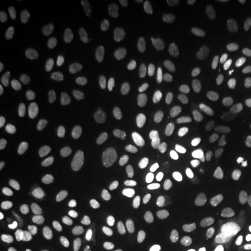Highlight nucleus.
Returning <instances> with one entry per match:
<instances>
[{"instance_id":"ddd939ff","label":"nucleus","mask_w":251,"mask_h":251,"mask_svg":"<svg viewBox=\"0 0 251 251\" xmlns=\"http://www.w3.org/2000/svg\"><path fill=\"white\" fill-rule=\"evenodd\" d=\"M141 111H142V98L136 93L126 94L119 106V114L126 122H131L137 119Z\"/></svg>"},{"instance_id":"f3484780","label":"nucleus","mask_w":251,"mask_h":251,"mask_svg":"<svg viewBox=\"0 0 251 251\" xmlns=\"http://www.w3.org/2000/svg\"><path fill=\"white\" fill-rule=\"evenodd\" d=\"M50 200L59 211H69L76 202V196L68 187L58 185L50 193Z\"/></svg>"},{"instance_id":"0eeeda50","label":"nucleus","mask_w":251,"mask_h":251,"mask_svg":"<svg viewBox=\"0 0 251 251\" xmlns=\"http://www.w3.org/2000/svg\"><path fill=\"white\" fill-rule=\"evenodd\" d=\"M75 39L76 36H75L74 30L67 25H59L56 27L51 36V48L56 57H67L74 47Z\"/></svg>"},{"instance_id":"dca6fc26","label":"nucleus","mask_w":251,"mask_h":251,"mask_svg":"<svg viewBox=\"0 0 251 251\" xmlns=\"http://www.w3.org/2000/svg\"><path fill=\"white\" fill-rule=\"evenodd\" d=\"M21 31H23L25 41L30 48L37 49L40 46L41 34L40 27L36 19L31 15H26L21 19Z\"/></svg>"},{"instance_id":"4be33fe9","label":"nucleus","mask_w":251,"mask_h":251,"mask_svg":"<svg viewBox=\"0 0 251 251\" xmlns=\"http://www.w3.org/2000/svg\"><path fill=\"white\" fill-rule=\"evenodd\" d=\"M161 155V146L155 139H148L144 142L142 150V162L144 165H152Z\"/></svg>"},{"instance_id":"6e6552de","label":"nucleus","mask_w":251,"mask_h":251,"mask_svg":"<svg viewBox=\"0 0 251 251\" xmlns=\"http://www.w3.org/2000/svg\"><path fill=\"white\" fill-rule=\"evenodd\" d=\"M25 191H26V181L24 179H18L7 188V191L2 196V205L11 215H20L21 209H23Z\"/></svg>"},{"instance_id":"f03ea898","label":"nucleus","mask_w":251,"mask_h":251,"mask_svg":"<svg viewBox=\"0 0 251 251\" xmlns=\"http://www.w3.org/2000/svg\"><path fill=\"white\" fill-rule=\"evenodd\" d=\"M202 8L211 24L213 34L221 42L227 40L229 34V23L227 13L220 1L206 0L202 2Z\"/></svg>"},{"instance_id":"5701e85b","label":"nucleus","mask_w":251,"mask_h":251,"mask_svg":"<svg viewBox=\"0 0 251 251\" xmlns=\"http://www.w3.org/2000/svg\"><path fill=\"white\" fill-rule=\"evenodd\" d=\"M151 251H177V247L164 231H155L152 235Z\"/></svg>"},{"instance_id":"39448f33","label":"nucleus","mask_w":251,"mask_h":251,"mask_svg":"<svg viewBox=\"0 0 251 251\" xmlns=\"http://www.w3.org/2000/svg\"><path fill=\"white\" fill-rule=\"evenodd\" d=\"M184 90L177 72L169 70L162 77L159 86V99L165 107H174L181 100Z\"/></svg>"},{"instance_id":"b1692460","label":"nucleus","mask_w":251,"mask_h":251,"mask_svg":"<svg viewBox=\"0 0 251 251\" xmlns=\"http://www.w3.org/2000/svg\"><path fill=\"white\" fill-rule=\"evenodd\" d=\"M8 220L6 218L5 213H0V237H5V235L8 233Z\"/></svg>"},{"instance_id":"1a4fd4ad","label":"nucleus","mask_w":251,"mask_h":251,"mask_svg":"<svg viewBox=\"0 0 251 251\" xmlns=\"http://www.w3.org/2000/svg\"><path fill=\"white\" fill-rule=\"evenodd\" d=\"M128 196L131 199L144 203L156 202L158 200V187L153 181L149 179L135 180L128 186Z\"/></svg>"},{"instance_id":"7ed1b4c3","label":"nucleus","mask_w":251,"mask_h":251,"mask_svg":"<svg viewBox=\"0 0 251 251\" xmlns=\"http://www.w3.org/2000/svg\"><path fill=\"white\" fill-rule=\"evenodd\" d=\"M136 65L131 58H125L122 61L109 65L106 70V80L111 89L122 90L133 79Z\"/></svg>"},{"instance_id":"aec40b11","label":"nucleus","mask_w":251,"mask_h":251,"mask_svg":"<svg viewBox=\"0 0 251 251\" xmlns=\"http://www.w3.org/2000/svg\"><path fill=\"white\" fill-rule=\"evenodd\" d=\"M121 249L122 251H139L140 235L136 227L128 225L121 231Z\"/></svg>"},{"instance_id":"9d476101","label":"nucleus","mask_w":251,"mask_h":251,"mask_svg":"<svg viewBox=\"0 0 251 251\" xmlns=\"http://www.w3.org/2000/svg\"><path fill=\"white\" fill-rule=\"evenodd\" d=\"M36 80V71L33 67H25L18 74L17 79L14 81L13 92L19 99L29 98L33 92Z\"/></svg>"},{"instance_id":"20e7f679","label":"nucleus","mask_w":251,"mask_h":251,"mask_svg":"<svg viewBox=\"0 0 251 251\" xmlns=\"http://www.w3.org/2000/svg\"><path fill=\"white\" fill-rule=\"evenodd\" d=\"M206 172V164L201 159L194 157H184L176 163L172 169V176L176 183L188 184Z\"/></svg>"},{"instance_id":"2eb2a0df","label":"nucleus","mask_w":251,"mask_h":251,"mask_svg":"<svg viewBox=\"0 0 251 251\" xmlns=\"http://www.w3.org/2000/svg\"><path fill=\"white\" fill-rule=\"evenodd\" d=\"M190 206L197 212L212 213L218 208L219 199L214 193L198 192L191 197Z\"/></svg>"},{"instance_id":"9b49d317","label":"nucleus","mask_w":251,"mask_h":251,"mask_svg":"<svg viewBox=\"0 0 251 251\" xmlns=\"http://www.w3.org/2000/svg\"><path fill=\"white\" fill-rule=\"evenodd\" d=\"M181 235L191 249L201 250L211 244V236L205 229L193 225H185L181 227Z\"/></svg>"},{"instance_id":"6ab92c4d","label":"nucleus","mask_w":251,"mask_h":251,"mask_svg":"<svg viewBox=\"0 0 251 251\" xmlns=\"http://www.w3.org/2000/svg\"><path fill=\"white\" fill-rule=\"evenodd\" d=\"M19 41L13 30L1 28L0 31V51L4 56H13L18 51Z\"/></svg>"},{"instance_id":"a211bd4d","label":"nucleus","mask_w":251,"mask_h":251,"mask_svg":"<svg viewBox=\"0 0 251 251\" xmlns=\"http://www.w3.org/2000/svg\"><path fill=\"white\" fill-rule=\"evenodd\" d=\"M65 242L70 250H81L89 244V234L79 226H70L65 230Z\"/></svg>"},{"instance_id":"4468645a","label":"nucleus","mask_w":251,"mask_h":251,"mask_svg":"<svg viewBox=\"0 0 251 251\" xmlns=\"http://www.w3.org/2000/svg\"><path fill=\"white\" fill-rule=\"evenodd\" d=\"M135 159L134 149L129 146H125L119 150L114 159V175L119 179H124L129 175Z\"/></svg>"},{"instance_id":"a878e982","label":"nucleus","mask_w":251,"mask_h":251,"mask_svg":"<svg viewBox=\"0 0 251 251\" xmlns=\"http://www.w3.org/2000/svg\"><path fill=\"white\" fill-rule=\"evenodd\" d=\"M248 208H249V212L251 215V191H250L249 196H248Z\"/></svg>"},{"instance_id":"f8f14e48","label":"nucleus","mask_w":251,"mask_h":251,"mask_svg":"<svg viewBox=\"0 0 251 251\" xmlns=\"http://www.w3.org/2000/svg\"><path fill=\"white\" fill-rule=\"evenodd\" d=\"M28 214L30 219L41 227H47L54 221V212L46 201L41 199H31L28 202Z\"/></svg>"},{"instance_id":"f257e3e1","label":"nucleus","mask_w":251,"mask_h":251,"mask_svg":"<svg viewBox=\"0 0 251 251\" xmlns=\"http://www.w3.org/2000/svg\"><path fill=\"white\" fill-rule=\"evenodd\" d=\"M64 139L69 146L77 149L91 148L96 144L97 135L89 125L80 121L70 122L64 128Z\"/></svg>"},{"instance_id":"393cba45","label":"nucleus","mask_w":251,"mask_h":251,"mask_svg":"<svg viewBox=\"0 0 251 251\" xmlns=\"http://www.w3.org/2000/svg\"><path fill=\"white\" fill-rule=\"evenodd\" d=\"M9 171V164L8 161L5 158L4 156L0 157V179H5V177L7 176Z\"/></svg>"},{"instance_id":"412c9836","label":"nucleus","mask_w":251,"mask_h":251,"mask_svg":"<svg viewBox=\"0 0 251 251\" xmlns=\"http://www.w3.org/2000/svg\"><path fill=\"white\" fill-rule=\"evenodd\" d=\"M238 142L246 155L251 156V115L243 119L238 131Z\"/></svg>"},{"instance_id":"423d86ee","label":"nucleus","mask_w":251,"mask_h":251,"mask_svg":"<svg viewBox=\"0 0 251 251\" xmlns=\"http://www.w3.org/2000/svg\"><path fill=\"white\" fill-rule=\"evenodd\" d=\"M197 83L200 89V93L207 105L213 108L220 107L222 103L221 94H220L219 84L216 83L213 75L206 69L199 71L197 76Z\"/></svg>"}]
</instances>
